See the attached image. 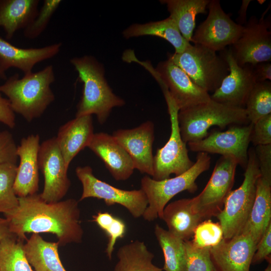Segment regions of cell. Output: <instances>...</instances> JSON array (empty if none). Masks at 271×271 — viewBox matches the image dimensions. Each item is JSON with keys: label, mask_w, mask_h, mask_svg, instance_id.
I'll use <instances>...</instances> for the list:
<instances>
[{"label": "cell", "mask_w": 271, "mask_h": 271, "mask_svg": "<svg viewBox=\"0 0 271 271\" xmlns=\"http://www.w3.org/2000/svg\"><path fill=\"white\" fill-rule=\"evenodd\" d=\"M168 106L171 123V133L166 144L157 150L154 156L153 179L162 180L171 174L180 175L194 164L189 157L186 143L182 140L178 120L179 110L168 92L164 94Z\"/></svg>", "instance_id": "cell-8"}, {"label": "cell", "mask_w": 271, "mask_h": 271, "mask_svg": "<svg viewBox=\"0 0 271 271\" xmlns=\"http://www.w3.org/2000/svg\"><path fill=\"white\" fill-rule=\"evenodd\" d=\"M264 271H271V264L270 261L268 262V264Z\"/></svg>", "instance_id": "cell-47"}, {"label": "cell", "mask_w": 271, "mask_h": 271, "mask_svg": "<svg viewBox=\"0 0 271 271\" xmlns=\"http://www.w3.org/2000/svg\"><path fill=\"white\" fill-rule=\"evenodd\" d=\"M266 10L259 20L251 17L243 26L239 38L231 46L232 55L239 65L270 62V23L264 19Z\"/></svg>", "instance_id": "cell-15"}, {"label": "cell", "mask_w": 271, "mask_h": 271, "mask_svg": "<svg viewBox=\"0 0 271 271\" xmlns=\"http://www.w3.org/2000/svg\"><path fill=\"white\" fill-rule=\"evenodd\" d=\"M117 256L113 271H164L153 263L154 254L144 241L137 240L121 246Z\"/></svg>", "instance_id": "cell-29"}, {"label": "cell", "mask_w": 271, "mask_h": 271, "mask_svg": "<svg viewBox=\"0 0 271 271\" xmlns=\"http://www.w3.org/2000/svg\"><path fill=\"white\" fill-rule=\"evenodd\" d=\"M206 19L197 28L192 37L194 44H199L215 52L231 46L239 38L243 29L225 13L219 0H211L207 6Z\"/></svg>", "instance_id": "cell-11"}, {"label": "cell", "mask_w": 271, "mask_h": 271, "mask_svg": "<svg viewBox=\"0 0 271 271\" xmlns=\"http://www.w3.org/2000/svg\"><path fill=\"white\" fill-rule=\"evenodd\" d=\"M183 37L191 42L197 15L206 14L210 0H162Z\"/></svg>", "instance_id": "cell-28"}, {"label": "cell", "mask_w": 271, "mask_h": 271, "mask_svg": "<svg viewBox=\"0 0 271 271\" xmlns=\"http://www.w3.org/2000/svg\"><path fill=\"white\" fill-rule=\"evenodd\" d=\"M0 271H34L26 257L24 241L16 236L0 241Z\"/></svg>", "instance_id": "cell-31"}, {"label": "cell", "mask_w": 271, "mask_h": 271, "mask_svg": "<svg viewBox=\"0 0 271 271\" xmlns=\"http://www.w3.org/2000/svg\"><path fill=\"white\" fill-rule=\"evenodd\" d=\"M256 82L271 80V63L270 61L251 64Z\"/></svg>", "instance_id": "cell-43"}, {"label": "cell", "mask_w": 271, "mask_h": 271, "mask_svg": "<svg viewBox=\"0 0 271 271\" xmlns=\"http://www.w3.org/2000/svg\"><path fill=\"white\" fill-rule=\"evenodd\" d=\"M244 108L247 119L252 124L271 114L270 81L256 82L247 99Z\"/></svg>", "instance_id": "cell-32"}, {"label": "cell", "mask_w": 271, "mask_h": 271, "mask_svg": "<svg viewBox=\"0 0 271 271\" xmlns=\"http://www.w3.org/2000/svg\"><path fill=\"white\" fill-rule=\"evenodd\" d=\"M55 81L53 65L24 75L14 74L0 85V92L8 97L15 113L31 122L40 117L54 101L51 86Z\"/></svg>", "instance_id": "cell-2"}, {"label": "cell", "mask_w": 271, "mask_h": 271, "mask_svg": "<svg viewBox=\"0 0 271 271\" xmlns=\"http://www.w3.org/2000/svg\"><path fill=\"white\" fill-rule=\"evenodd\" d=\"M38 164L44 178V189L40 194L41 197L48 203L61 201L67 193L71 181L56 137L40 144Z\"/></svg>", "instance_id": "cell-14"}, {"label": "cell", "mask_w": 271, "mask_h": 271, "mask_svg": "<svg viewBox=\"0 0 271 271\" xmlns=\"http://www.w3.org/2000/svg\"><path fill=\"white\" fill-rule=\"evenodd\" d=\"M270 222L271 180L259 176L250 215L240 233L249 234L257 244Z\"/></svg>", "instance_id": "cell-24"}, {"label": "cell", "mask_w": 271, "mask_h": 271, "mask_svg": "<svg viewBox=\"0 0 271 271\" xmlns=\"http://www.w3.org/2000/svg\"><path fill=\"white\" fill-rule=\"evenodd\" d=\"M252 124L234 125L225 131L214 130L202 140L188 143L194 152L218 154L234 157L245 168Z\"/></svg>", "instance_id": "cell-13"}, {"label": "cell", "mask_w": 271, "mask_h": 271, "mask_svg": "<svg viewBox=\"0 0 271 271\" xmlns=\"http://www.w3.org/2000/svg\"><path fill=\"white\" fill-rule=\"evenodd\" d=\"M259 176L254 149L251 148L248 149V161L241 185L229 193L222 210L216 216L222 228L224 239H230L240 233L245 226L253 205Z\"/></svg>", "instance_id": "cell-6"}, {"label": "cell", "mask_w": 271, "mask_h": 271, "mask_svg": "<svg viewBox=\"0 0 271 271\" xmlns=\"http://www.w3.org/2000/svg\"><path fill=\"white\" fill-rule=\"evenodd\" d=\"M88 148L101 159L115 180L125 181L132 175V161L112 135L94 133Z\"/></svg>", "instance_id": "cell-20"}, {"label": "cell", "mask_w": 271, "mask_h": 271, "mask_svg": "<svg viewBox=\"0 0 271 271\" xmlns=\"http://www.w3.org/2000/svg\"><path fill=\"white\" fill-rule=\"evenodd\" d=\"M17 167L12 164L0 165V213L5 216L14 212L19 204V197L14 190Z\"/></svg>", "instance_id": "cell-33"}, {"label": "cell", "mask_w": 271, "mask_h": 271, "mask_svg": "<svg viewBox=\"0 0 271 271\" xmlns=\"http://www.w3.org/2000/svg\"><path fill=\"white\" fill-rule=\"evenodd\" d=\"M122 34L126 39L142 36L163 38L174 47L176 53L183 52L190 44L183 37L175 22L170 17L159 21L132 24L124 30Z\"/></svg>", "instance_id": "cell-27"}, {"label": "cell", "mask_w": 271, "mask_h": 271, "mask_svg": "<svg viewBox=\"0 0 271 271\" xmlns=\"http://www.w3.org/2000/svg\"><path fill=\"white\" fill-rule=\"evenodd\" d=\"M112 136L129 155L134 169L153 177V122L147 121L131 129H119L114 131Z\"/></svg>", "instance_id": "cell-17"}, {"label": "cell", "mask_w": 271, "mask_h": 271, "mask_svg": "<svg viewBox=\"0 0 271 271\" xmlns=\"http://www.w3.org/2000/svg\"><path fill=\"white\" fill-rule=\"evenodd\" d=\"M19 200L16 210L5 216L11 232L18 239L27 240L29 233H49L56 236L59 246L82 241L84 232L76 199L48 203L36 193L19 197Z\"/></svg>", "instance_id": "cell-1"}, {"label": "cell", "mask_w": 271, "mask_h": 271, "mask_svg": "<svg viewBox=\"0 0 271 271\" xmlns=\"http://www.w3.org/2000/svg\"><path fill=\"white\" fill-rule=\"evenodd\" d=\"M250 142L255 147L271 144V114L252 124Z\"/></svg>", "instance_id": "cell-38"}, {"label": "cell", "mask_w": 271, "mask_h": 271, "mask_svg": "<svg viewBox=\"0 0 271 271\" xmlns=\"http://www.w3.org/2000/svg\"><path fill=\"white\" fill-rule=\"evenodd\" d=\"M155 234L163 251L164 271H185L186 252L184 241L157 224Z\"/></svg>", "instance_id": "cell-30"}, {"label": "cell", "mask_w": 271, "mask_h": 271, "mask_svg": "<svg viewBox=\"0 0 271 271\" xmlns=\"http://www.w3.org/2000/svg\"><path fill=\"white\" fill-rule=\"evenodd\" d=\"M256 246L249 234L240 233L212 247L211 257L218 271H249Z\"/></svg>", "instance_id": "cell-18"}, {"label": "cell", "mask_w": 271, "mask_h": 271, "mask_svg": "<svg viewBox=\"0 0 271 271\" xmlns=\"http://www.w3.org/2000/svg\"><path fill=\"white\" fill-rule=\"evenodd\" d=\"M168 59L180 67L192 81L209 93L214 92L229 73L223 55L204 46L190 44L180 53L169 54Z\"/></svg>", "instance_id": "cell-7"}, {"label": "cell", "mask_w": 271, "mask_h": 271, "mask_svg": "<svg viewBox=\"0 0 271 271\" xmlns=\"http://www.w3.org/2000/svg\"><path fill=\"white\" fill-rule=\"evenodd\" d=\"M61 3V0H44L34 19L23 30L25 38L33 40L40 36Z\"/></svg>", "instance_id": "cell-37"}, {"label": "cell", "mask_w": 271, "mask_h": 271, "mask_svg": "<svg viewBox=\"0 0 271 271\" xmlns=\"http://www.w3.org/2000/svg\"><path fill=\"white\" fill-rule=\"evenodd\" d=\"M39 0H0V27L8 40L24 30L34 19L39 11Z\"/></svg>", "instance_id": "cell-25"}, {"label": "cell", "mask_w": 271, "mask_h": 271, "mask_svg": "<svg viewBox=\"0 0 271 271\" xmlns=\"http://www.w3.org/2000/svg\"><path fill=\"white\" fill-rule=\"evenodd\" d=\"M94 134L91 115L75 116L60 127L56 138L67 169L74 158L88 147Z\"/></svg>", "instance_id": "cell-22"}, {"label": "cell", "mask_w": 271, "mask_h": 271, "mask_svg": "<svg viewBox=\"0 0 271 271\" xmlns=\"http://www.w3.org/2000/svg\"><path fill=\"white\" fill-rule=\"evenodd\" d=\"M0 122L11 128L16 125L15 112L12 110L10 102L7 98L0 94Z\"/></svg>", "instance_id": "cell-42"}, {"label": "cell", "mask_w": 271, "mask_h": 271, "mask_svg": "<svg viewBox=\"0 0 271 271\" xmlns=\"http://www.w3.org/2000/svg\"><path fill=\"white\" fill-rule=\"evenodd\" d=\"M70 62L83 83L75 116L95 114L98 122L103 124L112 109L123 106L125 101L112 92L105 78L103 66L94 57L89 55L74 57Z\"/></svg>", "instance_id": "cell-3"}, {"label": "cell", "mask_w": 271, "mask_h": 271, "mask_svg": "<svg viewBox=\"0 0 271 271\" xmlns=\"http://www.w3.org/2000/svg\"><path fill=\"white\" fill-rule=\"evenodd\" d=\"M0 79L3 80H7V76L6 75V72L3 71V70L1 69L0 67Z\"/></svg>", "instance_id": "cell-46"}, {"label": "cell", "mask_w": 271, "mask_h": 271, "mask_svg": "<svg viewBox=\"0 0 271 271\" xmlns=\"http://www.w3.org/2000/svg\"><path fill=\"white\" fill-rule=\"evenodd\" d=\"M184 245L185 271H218L211 257V248L197 247L189 240L184 241Z\"/></svg>", "instance_id": "cell-35"}, {"label": "cell", "mask_w": 271, "mask_h": 271, "mask_svg": "<svg viewBox=\"0 0 271 271\" xmlns=\"http://www.w3.org/2000/svg\"><path fill=\"white\" fill-rule=\"evenodd\" d=\"M62 45L59 42L40 48H22L0 37V67L5 72L16 68L24 75L29 74L37 64L56 56Z\"/></svg>", "instance_id": "cell-21"}, {"label": "cell", "mask_w": 271, "mask_h": 271, "mask_svg": "<svg viewBox=\"0 0 271 271\" xmlns=\"http://www.w3.org/2000/svg\"><path fill=\"white\" fill-rule=\"evenodd\" d=\"M178 120L181 138L187 143L205 138L213 126L221 129L250 123L244 108L232 106L212 99L180 110Z\"/></svg>", "instance_id": "cell-4"}, {"label": "cell", "mask_w": 271, "mask_h": 271, "mask_svg": "<svg viewBox=\"0 0 271 271\" xmlns=\"http://www.w3.org/2000/svg\"><path fill=\"white\" fill-rule=\"evenodd\" d=\"M260 176L271 180V144L255 146Z\"/></svg>", "instance_id": "cell-41"}, {"label": "cell", "mask_w": 271, "mask_h": 271, "mask_svg": "<svg viewBox=\"0 0 271 271\" xmlns=\"http://www.w3.org/2000/svg\"><path fill=\"white\" fill-rule=\"evenodd\" d=\"M271 222L269 223L261 238L257 242L251 263H260L264 260L270 261Z\"/></svg>", "instance_id": "cell-40"}, {"label": "cell", "mask_w": 271, "mask_h": 271, "mask_svg": "<svg viewBox=\"0 0 271 271\" xmlns=\"http://www.w3.org/2000/svg\"><path fill=\"white\" fill-rule=\"evenodd\" d=\"M24 244L26 257L35 271H66L59 257L57 242L44 240L33 233Z\"/></svg>", "instance_id": "cell-26"}, {"label": "cell", "mask_w": 271, "mask_h": 271, "mask_svg": "<svg viewBox=\"0 0 271 271\" xmlns=\"http://www.w3.org/2000/svg\"><path fill=\"white\" fill-rule=\"evenodd\" d=\"M238 165L233 157L221 156L217 161L210 179L202 191L193 198V209L204 219L216 216L233 186Z\"/></svg>", "instance_id": "cell-10"}, {"label": "cell", "mask_w": 271, "mask_h": 271, "mask_svg": "<svg viewBox=\"0 0 271 271\" xmlns=\"http://www.w3.org/2000/svg\"><path fill=\"white\" fill-rule=\"evenodd\" d=\"M251 1L250 0H243L240 6V9L238 12V17L236 19L237 24L244 26L246 22V11L247 8Z\"/></svg>", "instance_id": "cell-45"}, {"label": "cell", "mask_w": 271, "mask_h": 271, "mask_svg": "<svg viewBox=\"0 0 271 271\" xmlns=\"http://www.w3.org/2000/svg\"><path fill=\"white\" fill-rule=\"evenodd\" d=\"M92 218V221L105 232L108 237L105 252L108 259L111 260L117 240L124 236L125 224L122 220L108 212H98Z\"/></svg>", "instance_id": "cell-34"}, {"label": "cell", "mask_w": 271, "mask_h": 271, "mask_svg": "<svg viewBox=\"0 0 271 271\" xmlns=\"http://www.w3.org/2000/svg\"><path fill=\"white\" fill-rule=\"evenodd\" d=\"M14 236L15 235L10 230L8 219L6 218H0V241Z\"/></svg>", "instance_id": "cell-44"}, {"label": "cell", "mask_w": 271, "mask_h": 271, "mask_svg": "<svg viewBox=\"0 0 271 271\" xmlns=\"http://www.w3.org/2000/svg\"><path fill=\"white\" fill-rule=\"evenodd\" d=\"M17 146L12 134L8 130L0 131V165H17L18 159Z\"/></svg>", "instance_id": "cell-39"}, {"label": "cell", "mask_w": 271, "mask_h": 271, "mask_svg": "<svg viewBox=\"0 0 271 271\" xmlns=\"http://www.w3.org/2000/svg\"><path fill=\"white\" fill-rule=\"evenodd\" d=\"M162 89H166L179 110L206 102L209 93L194 83L187 74L169 59L149 69Z\"/></svg>", "instance_id": "cell-12"}, {"label": "cell", "mask_w": 271, "mask_h": 271, "mask_svg": "<svg viewBox=\"0 0 271 271\" xmlns=\"http://www.w3.org/2000/svg\"><path fill=\"white\" fill-rule=\"evenodd\" d=\"M161 219L170 233L184 241L193 236L195 228L203 220L193 209V198H183L167 204Z\"/></svg>", "instance_id": "cell-23"}, {"label": "cell", "mask_w": 271, "mask_h": 271, "mask_svg": "<svg viewBox=\"0 0 271 271\" xmlns=\"http://www.w3.org/2000/svg\"><path fill=\"white\" fill-rule=\"evenodd\" d=\"M40 136L30 134L21 139L17 146V154L20 159L14 184V190L18 197L36 194L39 189V175L38 152Z\"/></svg>", "instance_id": "cell-19"}, {"label": "cell", "mask_w": 271, "mask_h": 271, "mask_svg": "<svg viewBox=\"0 0 271 271\" xmlns=\"http://www.w3.org/2000/svg\"><path fill=\"white\" fill-rule=\"evenodd\" d=\"M210 163L208 154L200 152L192 167L180 175L162 180H155L148 175L143 177L141 189L148 201L142 216L144 219L152 221L158 217L161 219L165 207L175 195L184 191L195 192L198 188L196 180L209 169Z\"/></svg>", "instance_id": "cell-5"}, {"label": "cell", "mask_w": 271, "mask_h": 271, "mask_svg": "<svg viewBox=\"0 0 271 271\" xmlns=\"http://www.w3.org/2000/svg\"><path fill=\"white\" fill-rule=\"evenodd\" d=\"M191 240L197 247L212 248L219 244L223 238V233L219 222L211 220L201 221L195 228Z\"/></svg>", "instance_id": "cell-36"}, {"label": "cell", "mask_w": 271, "mask_h": 271, "mask_svg": "<svg viewBox=\"0 0 271 271\" xmlns=\"http://www.w3.org/2000/svg\"><path fill=\"white\" fill-rule=\"evenodd\" d=\"M222 51L229 67V73L210 98L221 103L244 108L248 96L256 83L251 65H239L230 48Z\"/></svg>", "instance_id": "cell-16"}, {"label": "cell", "mask_w": 271, "mask_h": 271, "mask_svg": "<svg viewBox=\"0 0 271 271\" xmlns=\"http://www.w3.org/2000/svg\"><path fill=\"white\" fill-rule=\"evenodd\" d=\"M75 173L82 186L79 201L91 197L102 199L107 206L121 205L134 218L143 216L148 206V201L142 189L125 190L115 187L97 178L89 166L77 167Z\"/></svg>", "instance_id": "cell-9"}]
</instances>
